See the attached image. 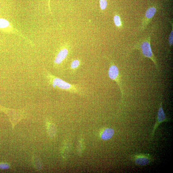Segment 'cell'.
Returning a JSON list of instances; mask_svg holds the SVG:
<instances>
[{
	"instance_id": "obj_7",
	"label": "cell",
	"mask_w": 173,
	"mask_h": 173,
	"mask_svg": "<svg viewBox=\"0 0 173 173\" xmlns=\"http://www.w3.org/2000/svg\"><path fill=\"white\" fill-rule=\"evenodd\" d=\"M151 161L149 155L141 154L135 157L134 161L136 164L139 165H145L148 164Z\"/></svg>"
},
{
	"instance_id": "obj_2",
	"label": "cell",
	"mask_w": 173,
	"mask_h": 173,
	"mask_svg": "<svg viewBox=\"0 0 173 173\" xmlns=\"http://www.w3.org/2000/svg\"><path fill=\"white\" fill-rule=\"evenodd\" d=\"M150 41L151 35H147L140 40L134 47L133 49L139 50L144 57L150 59L153 62L157 71H159L156 58L151 47Z\"/></svg>"
},
{
	"instance_id": "obj_4",
	"label": "cell",
	"mask_w": 173,
	"mask_h": 173,
	"mask_svg": "<svg viewBox=\"0 0 173 173\" xmlns=\"http://www.w3.org/2000/svg\"><path fill=\"white\" fill-rule=\"evenodd\" d=\"M159 9L156 6H151L147 9L144 17L142 21L140 30L141 31L144 30L151 21L152 18Z\"/></svg>"
},
{
	"instance_id": "obj_15",
	"label": "cell",
	"mask_w": 173,
	"mask_h": 173,
	"mask_svg": "<svg viewBox=\"0 0 173 173\" xmlns=\"http://www.w3.org/2000/svg\"><path fill=\"white\" fill-rule=\"evenodd\" d=\"M8 167L9 165L6 164H3L0 165V167L1 168L5 169L8 168Z\"/></svg>"
},
{
	"instance_id": "obj_9",
	"label": "cell",
	"mask_w": 173,
	"mask_h": 173,
	"mask_svg": "<svg viewBox=\"0 0 173 173\" xmlns=\"http://www.w3.org/2000/svg\"><path fill=\"white\" fill-rule=\"evenodd\" d=\"M113 21L116 27L120 29L123 28V25L119 14H116L113 17Z\"/></svg>"
},
{
	"instance_id": "obj_6",
	"label": "cell",
	"mask_w": 173,
	"mask_h": 173,
	"mask_svg": "<svg viewBox=\"0 0 173 173\" xmlns=\"http://www.w3.org/2000/svg\"><path fill=\"white\" fill-rule=\"evenodd\" d=\"M167 121V119L166 117L164 111L162 106V99H161V101L159 106V108L158 109L156 121L155 125L153 128V131L152 133L151 137L153 138L154 134V132L156 130L158 126H159L160 124L162 123L165 122Z\"/></svg>"
},
{
	"instance_id": "obj_8",
	"label": "cell",
	"mask_w": 173,
	"mask_h": 173,
	"mask_svg": "<svg viewBox=\"0 0 173 173\" xmlns=\"http://www.w3.org/2000/svg\"><path fill=\"white\" fill-rule=\"evenodd\" d=\"M114 133V131L113 128H106L101 134V139L103 140H108L113 137Z\"/></svg>"
},
{
	"instance_id": "obj_14",
	"label": "cell",
	"mask_w": 173,
	"mask_h": 173,
	"mask_svg": "<svg viewBox=\"0 0 173 173\" xmlns=\"http://www.w3.org/2000/svg\"><path fill=\"white\" fill-rule=\"evenodd\" d=\"M169 46L170 47L172 46L173 43V25H172V30L169 35Z\"/></svg>"
},
{
	"instance_id": "obj_12",
	"label": "cell",
	"mask_w": 173,
	"mask_h": 173,
	"mask_svg": "<svg viewBox=\"0 0 173 173\" xmlns=\"http://www.w3.org/2000/svg\"><path fill=\"white\" fill-rule=\"evenodd\" d=\"M99 5L101 10L102 11L104 10L107 6V0H99Z\"/></svg>"
},
{
	"instance_id": "obj_10",
	"label": "cell",
	"mask_w": 173,
	"mask_h": 173,
	"mask_svg": "<svg viewBox=\"0 0 173 173\" xmlns=\"http://www.w3.org/2000/svg\"><path fill=\"white\" fill-rule=\"evenodd\" d=\"M81 65V61L78 59L73 60L71 62L70 67L73 72L76 71Z\"/></svg>"
},
{
	"instance_id": "obj_13",
	"label": "cell",
	"mask_w": 173,
	"mask_h": 173,
	"mask_svg": "<svg viewBox=\"0 0 173 173\" xmlns=\"http://www.w3.org/2000/svg\"><path fill=\"white\" fill-rule=\"evenodd\" d=\"M49 133H50V136H53L56 133V128L54 125L51 124L49 127Z\"/></svg>"
},
{
	"instance_id": "obj_5",
	"label": "cell",
	"mask_w": 173,
	"mask_h": 173,
	"mask_svg": "<svg viewBox=\"0 0 173 173\" xmlns=\"http://www.w3.org/2000/svg\"><path fill=\"white\" fill-rule=\"evenodd\" d=\"M70 46L65 45L62 46L56 55L54 61L55 64L58 65L61 64L64 62L70 52Z\"/></svg>"
},
{
	"instance_id": "obj_3",
	"label": "cell",
	"mask_w": 173,
	"mask_h": 173,
	"mask_svg": "<svg viewBox=\"0 0 173 173\" xmlns=\"http://www.w3.org/2000/svg\"><path fill=\"white\" fill-rule=\"evenodd\" d=\"M109 67L108 71V75L109 78L115 81L119 88L122 98H123V90L121 80V76L118 68L114 62L109 60Z\"/></svg>"
},
{
	"instance_id": "obj_11",
	"label": "cell",
	"mask_w": 173,
	"mask_h": 173,
	"mask_svg": "<svg viewBox=\"0 0 173 173\" xmlns=\"http://www.w3.org/2000/svg\"><path fill=\"white\" fill-rule=\"evenodd\" d=\"M10 23L9 21L3 18H0V28H6L8 27Z\"/></svg>"
},
{
	"instance_id": "obj_1",
	"label": "cell",
	"mask_w": 173,
	"mask_h": 173,
	"mask_svg": "<svg viewBox=\"0 0 173 173\" xmlns=\"http://www.w3.org/2000/svg\"><path fill=\"white\" fill-rule=\"evenodd\" d=\"M48 77L54 88H57L72 93L78 94L81 96L85 95V92L81 87L68 83L50 73H48Z\"/></svg>"
}]
</instances>
